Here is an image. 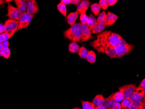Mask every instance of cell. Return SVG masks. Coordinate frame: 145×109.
<instances>
[{
    "instance_id": "obj_1",
    "label": "cell",
    "mask_w": 145,
    "mask_h": 109,
    "mask_svg": "<svg viewBox=\"0 0 145 109\" xmlns=\"http://www.w3.org/2000/svg\"><path fill=\"white\" fill-rule=\"evenodd\" d=\"M97 39L90 43L95 50L100 48H115L126 42L120 35L110 31L102 32L97 36Z\"/></svg>"
},
{
    "instance_id": "obj_2",
    "label": "cell",
    "mask_w": 145,
    "mask_h": 109,
    "mask_svg": "<svg viewBox=\"0 0 145 109\" xmlns=\"http://www.w3.org/2000/svg\"><path fill=\"white\" fill-rule=\"evenodd\" d=\"M63 35L65 38L72 42L80 41L82 36L81 23H78L72 25L70 28L63 32Z\"/></svg>"
},
{
    "instance_id": "obj_3",
    "label": "cell",
    "mask_w": 145,
    "mask_h": 109,
    "mask_svg": "<svg viewBox=\"0 0 145 109\" xmlns=\"http://www.w3.org/2000/svg\"><path fill=\"white\" fill-rule=\"evenodd\" d=\"M134 48V46L129 44L127 42L118 45L114 48L116 53V57L120 58L129 54Z\"/></svg>"
},
{
    "instance_id": "obj_4",
    "label": "cell",
    "mask_w": 145,
    "mask_h": 109,
    "mask_svg": "<svg viewBox=\"0 0 145 109\" xmlns=\"http://www.w3.org/2000/svg\"><path fill=\"white\" fill-rule=\"evenodd\" d=\"M7 9L8 13L6 16L8 17L10 19L19 20L22 13L18 8L14 7L9 3L8 4Z\"/></svg>"
},
{
    "instance_id": "obj_5",
    "label": "cell",
    "mask_w": 145,
    "mask_h": 109,
    "mask_svg": "<svg viewBox=\"0 0 145 109\" xmlns=\"http://www.w3.org/2000/svg\"><path fill=\"white\" fill-rule=\"evenodd\" d=\"M120 91L123 93L124 99H130L133 93L136 91L137 87L135 84H129L119 88Z\"/></svg>"
},
{
    "instance_id": "obj_6",
    "label": "cell",
    "mask_w": 145,
    "mask_h": 109,
    "mask_svg": "<svg viewBox=\"0 0 145 109\" xmlns=\"http://www.w3.org/2000/svg\"><path fill=\"white\" fill-rule=\"evenodd\" d=\"M19 23V20H15L10 19L7 20L5 21V32H10L18 29Z\"/></svg>"
},
{
    "instance_id": "obj_7",
    "label": "cell",
    "mask_w": 145,
    "mask_h": 109,
    "mask_svg": "<svg viewBox=\"0 0 145 109\" xmlns=\"http://www.w3.org/2000/svg\"><path fill=\"white\" fill-rule=\"evenodd\" d=\"M82 36L80 42H85L90 39L92 38L91 31L89 29L87 24H81Z\"/></svg>"
},
{
    "instance_id": "obj_8",
    "label": "cell",
    "mask_w": 145,
    "mask_h": 109,
    "mask_svg": "<svg viewBox=\"0 0 145 109\" xmlns=\"http://www.w3.org/2000/svg\"><path fill=\"white\" fill-rule=\"evenodd\" d=\"M39 10L38 4L35 0H30L27 2V13L31 15L36 14Z\"/></svg>"
},
{
    "instance_id": "obj_9",
    "label": "cell",
    "mask_w": 145,
    "mask_h": 109,
    "mask_svg": "<svg viewBox=\"0 0 145 109\" xmlns=\"http://www.w3.org/2000/svg\"><path fill=\"white\" fill-rule=\"evenodd\" d=\"M90 2L88 0H82L77 5V11L78 14H85L88 9Z\"/></svg>"
},
{
    "instance_id": "obj_10",
    "label": "cell",
    "mask_w": 145,
    "mask_h": 109,
    "mask_svg": "<svg viewBox=\"0 0 145 109\" xmlns=\"http://www.w3.org/2000/svg\"><path fill=\"white\" fill-rule=\"evenodd\" d=\"M14 1H15V4L17 5V8L21 11L22 14L27 13V3L26 1L15 0Z\"/></svg>"
},
{
    "instance_id": "obj_11",
    "label": "cell",
    "mask_w": 145,
    "mask_h": 109,
    "mask_svg": "<svg viewBox=\"0 0 145 109\" xmlns=\"http://www.w3.org/2000/svg\"><path fill=\"white\" fill-rule=\"evenodd\" d=\"M78 12L77 11L75 12H71L70 13L69 15L67 16V21L68 24L71 26L75 24L76 21L78 17Z\"/></svg>"
},
{
    "instance_id": "obj_12",
    "label": "cell",
    "mask_w": 145,
    "mask_h": 109,
    "mask_svg": "<svg viewBox=\"0 0 145 109\" xmlns=\"http://www.w3.org/2000/svg\"><path fill=\"white\" fill-rule=\"evenodd\" d=\"M107 15V24L106 26L113 25L118 19V17L114 13L108 11Z\"/></svg>"
},
{
    "instance_id": "obj_13",
    "label": "cell",
    "mask_w": 145,
    "mask_h": 109,
    "mask_svg": "<svg viewBox=\"0 0 145 109\" xmlns=\"http://www.w3.org/2000/svg\"><path fill=\"white\" fill-rule=\"evenodd\" d=\"M17 31V29H16L10 32H5L4 33L0 35V42H3L6 41H8L14 35Z\"/></svg>"
},
{
    "instance_id": "obj_14",
    "label": "cell",
    "mask_w": 145,
    "mask_h": 109,
    "mask_svg": "<svg viewBox=\"0 0 145 109\" xmlns=\"http://www.w3.org/2000/svg\"><path fill=\"white\" fill-rule=\"evenodd\" d=\"M27 18V13L22 14L21 17L20 18L19 20V23L17 31L25 28V24H26Z\"/></svg>"
},
{
    "instance_id": "obj_15",
    "label": "cell",
    "mask_w": 145,
    "mask_h": 109,
    "mask_svg": "<svg viewBox=\"0 0 145 109\" xmlns=\"http://www.w3.org/2000/svg\"><path fill=\"white\" fill-rule=\"evenodd\" d=\"M97 22V20L96 19L93 15L91 14L88 18V21L87 22V26L90 31H92Z\"/></svg>"
},
{
    "instance_id": "obj_16",
    "label": "cell",
    "mask_w": 145,
    "mask_h": 109,
    "mask_svg": "<svg viewBox=\"0 0 145 109\" xmlns=\"http://www.w3.org/2000/svg\"><path fill=\"white\" fill-rule=\"evenodd\" d=\"M115 102L114 99V93L112 94L109 97L105 99L103 105L105 106L106 109L111 108L113 104Z\"/></svg>"
},
{
    "instance_id": "obj_17",
    "label": "cell",
    "mask_w": 145,
    "mask_h": 109,
    "mask_svg": "<svg viewBox=\"0 0 145 109\" xmlns=\"http://www.w3.org/2000/svg\"><path fill=\"white\" fill-rule=\"evenodd\" d=\"M145 97V96L140 94L136 91L133 93L130 98V100L132 102H142L143 99Z\"/></svg>"
},
{
    "instance_id": "obj_18",
    "label": "cell",
    "mask_w": 145,
    "mask_h": 109,
    "mask_svg": "<svg viewBox=\"0 0 145 109\" xmlns=\"http://www.w3.org/2000/svg\"><path fill=\"white\" fill-rule=\"evenodd\" d=\"M104 100H105V98L103 97V96L100 94V95H97L95 96L92 103L96 106H99L103 105Z\"/></svg>"
},
{
    "instance_id": "obj_19",
    "label": "cell",
    "mask_w": 145,
    "mask_h": 109,
    "mask_svg": "<svg viewBox=\"0 0 145 109\" xmlns=\"http://www.w3.org/2000/svg\"><path fill=\"white\" fill-rule=\"evenodd\" d=\"M105 27L106 26L104 24L97 22V23L92 30V33L96 34L102 32L105 29Z\"/></svg>"
},
{
    "instance_id": "obj_20",
    "label": "cell",
    "mask_w": 145,
    "mask_h": 109,
    "mask_svg": "<svg viewBox=\"0 0 145 109\" xmlns=\"http://www.w3.org/2000/svg\"><path fill=\"white\" fill-rule=\"evenodd\" d=\"M97 22L101 23L106 26L107 24V15L105 11H103L102 13H100L98 16L97 19Z\"/></svg>"
},
{
    "instance_id": "obj_21",
    "label": "cell",
    "mask_w": 145,
    "mask_h": 109,
    "mask_svg": "<svg viewBox=\"0 0 145 109\" xmlns=\"http://www.w3.org/2000/svg\"><path fill=\"white\" fill-rule=\"evenodd\" d=\"M57 8L58 10L60 13L64 16L65 18L67 17V9L66 6L62 3H59L57 5Z\"/></svg>"
},
{
    "instance_id": "obj_22",
    "label": "cell",
    "mask_w": 145,
    "mask_h": 109,
    "mask_svg": "<svg viewBox=\"0 0 145 109\" xmlns=\"http://www.w3.org/2000/svg\"><path fill=\"white\" fill-rule=\"evenodd\" d=\"M87 59L88 62L90 63H94L96 60V55L95 52L93 51H89L88 52Z\"/></svg>"
},
{
    "instance_id": "obj_23",
    "label": "cell",
    "mask_w": 145,
    "mask_h": 109,
    "mask_svg": "<svg viewBox=\"0 0 145 109\" xmlns=\"http://www.w3.org/2000/svg\"><path fill=\"white\" fill-rule=\"evenodd\" d=\"M88 52V51L85 47H81L80 48H79V50H78V55L82 59H87Z\"/></svg>"
},
{
    "instance_id": "obj_24",
    "label": "cell",
    "mask_w": 145,
    "mask_h": 109,
    "mask_svg": "<svg viewBox=\"0 0 145 109\" xmlns=\"http://www.w3.org/2000/svg\"><path fill=\"white\" fill-rule=\"evenodd\" d=\"M132 103L130 99H124L121 104V109H130Z\"/></svg>"
},
{
    "instance_id": "obj_25",
    "label": "cell",
    "mask_w": 145,
    "mask_h": 109,
    "mask_svg": "<svg viewBox=\"0 0 145 109\" xmlns=\"http://www.w3.org/2000/svg\"><path fill=\"white\" fill-rule=\"evenodd\" d=\"M90 8H91V11L94 15L97 16L99 15V13L101 11V8L99 4L94 3L91 5Z\"/></svg>"
},
{
    "instance_id": "obj_26",
    "label": "cell",
    "mask_w": 145,
    "mask_h": 109,
    "mask_svg": "<svg viewBox=\"0 0 145 109\" xmlns=\"http://www.w3.org/2000/svg\"><path fill=\"white\" fill-rule=\"evenodd\" d=\"M79 46L76 42H72L70 43L69 46V51L72 53H75L78 52L79 50Z\"/></svg>"
},
{
    "instance_id": "obj_27",
    "label": "cell",
    "mask_w": 145,
    "mask_h": 109,
    "mask_svg": "<svg viewBox=\"0 0 145 109\" xmlns=\"http://www.w3.org/2000/svg\"><path fill=\"white\" fill-rule=\"evenodd\" d=\"M83 109H94L95 106L93 103L88 101H81Z\"/></svg>"
},
{
    "instance_id": "obj_28",
    "label": "cell",
    "mask_w": 145,
    "mask_h": 109,
    "mask_svg": "<svg viewBox=\"0 0 145 109\" xmlns=\"http://www.w3.org/2000/svg\"><path fill=\"white\" fill-rule=\"evenodd\" d=\"M114 98L115 102L119 103L123 100L124 99V97L123 93L119 91L116 93H114Z\"/></svg>"
},
{
    "instance_id": "obj_29",
    "label": "cell",
    "mask_w": 145,
    "mask_h": 109,
    "mask_svg": "<svg viewBox=\"0 0 145 109\" xmlns=\"http://www.w3.org/2000/svg\"><path fill=\"white\" fill-rule=\"evenodd\" d=\"M1 52V56L7 59L9 58L11 52L8 48H4L3 50Z\"/></svg>"
},
{
    "instance_id": "obj_30",
    "label": "cell",
    "mask_w": 145,
    "mask_h": 109,
    "mask_svg": "<svg viewBox=\"0 0 145 109\" xmlns=\"http://www.w3.org/2000/svg\"><path fill=\"white\" fill-rule=\"evenodd\" d=\"M142 103L140 102H132L130 109H142Z\"/></svg>"
},
{
    "instance_id": "obj_31",
    "label": "cell",
    "mask_w": 145,
    "mask_h": 109,
    "mask_svg": "<svg viewBox=\"0 0 145 109\" xmlns=\"http://www.w3.org/2000/svg\"><path fill=\"white\" fill-rule=\"evenodd\" d=\"M100 7L101 9H102L103 10H106L108 8V3L107 0H100L99 1V4Z\"/></svg>"
},
{
    "instance_id": "obj_32",
    "label": "cell",
    "mask_w": 145,
    "mask_h": 109,
    "mask_svg": "<svg viewBox=\"0 0 145 109\" xmlns=\"http://www.w3.org/2000/svg\"><path fill=\"white\" fill-rule=\"evenodd\" d=\"M88 15L86 14V13L85 14H83L80 15V23L81 24H87V21H88Z\"/></svg>"
},
{
    "instance_id": "obj_33",
    "label": "cell",
    "mask_w": 145,
    "mask_h": 109,
    "mask_svg": "<svg viewBox=\"0 0 145 109\" xmlns=\"http://www.w3.org/2000/svg\"><path fill=\"white\" fill-rule=\"evenodd\" d=\"M111 108L113 109H121V104L119 102H115L113 105L112 106Z\"/></svg>"
},
{
    "instance_id": "obj_34",
    "label": "cell",
    "mask_w": 145,
    "mask_h": 109,
    "mask_svg": "<svg viewBox=\"0 0 145 109\" xmlns=\"http://www.w3.org/2000/svg\"><path fill=\"white\" fill-rule=\"evenodd\" d=\"M5 32V24L3 23H0V35Z\"/></svg>"
},
{
    "instance_id": "obj_35",
    "label": "cell",
    "mask_w": 145,
    "mask_h": 109,
    "mask_svg": "<svg viewBox=\"0 0 145 109\" xmlns=\"http://www.w3.org/2000/svg\"><path fill=\"white\" fill-rule=\"evenodd\" d=\"M117 2V0H108V5L110 6L114 5Z\"/></svg>"
},
{
    "instance_id": "obj_36",
    "label": "cell",
    "mask_w": 145,
    "mask_h": 109,
    "mask_svg": "<svg viewBox=\"0 0 145 109\" xmlns=\"http://www.w3.org/2000/svg\"><path fill=\"white\" fill-rule=\"evenodd\" d=\"M80 1H80V0H71V4H72V5L77 6L79 5Z\"/></svg>"
},
{
    "instance_id": "obj_37",
    "label": "cell",
    "mask_w": 145,
    "mask_h": 109,
    "mask_svg": "<svg viewBox=\"0 0 145 109\" xmlns=\"http://www.w3.org/2000/svg\"><path fill=\"white\" fill-rule=\"evenodd\" d=\"M71 0H61V3L64 4L65 5H67L71 4Z\"/></svg>"
},
{
    "instance_id": "obj_38",
    "label": "cell",
    "mask_w": 145,
    "mask_h": 109,
    "mask_svg": "<svg viewBox=\"0 0 145 109\" xmlns=\"http://www.w3.org/2000/svg\"><path fill=\"white\" fill-rule=\"evenodd\" d=\"M3 45L4 48H8L9 46V42L8 41H6L3 42Z\"/></svg>"
},
{
    "instance_id": "obj_39",
    "label": "cell",
    "mask_w": 145,
    "mask_h": 109,
    "mask_svg": "<svg viewBox=\"0 0 145 109\" xmlns=\"http://www.w3.org/2000/svg\"><path fill=\"white\" fill-rule=\"evenodd\" d=\"M145 79H143L140 85V87L142 88H145Z\"/></svg>"
},
{
    "instance_id": "obj_40",
    "label": "cell",
    "mask_w": 145,
    "mask_h": 109,
    "mask_svg": "<svg viewBox=\"0 0 145 109\" xmlns=\"http://www.w3.org/2000/svg\"><path fill=\"white\" fill-rule=\"evenodd\" d=\"M94 109H106V108L105 107V106L104 105H101L99 106H97L96 107H95Z\"/></svg>"
},
{
    "instance_id": "obj_41",
    "label": "cell",
    "mask_w": 145,
    "mask_h": 109,
    "mask_svg": "<svg viewBox=\"0 0 145 109\" xmlns=\"http://www.w3.org/2000/svg\"><path fill=\"white\" fill-rule=\"evenodd\" d=\"M4 48V46H3V42H0V51H1Z\"/></svg>"
},
{
    "instance_id": "obj_42",
    "label": "cell",
    "mask_w": 145,
    "mask_h": 109,
    "mask_svg": "<svg viewBox=\"0 0 145 109\" xmlns=\"http://www.w3.org/2000/svg\"><path fill=\"white\" fill-rule=\"evenodd\" d=\"M5 1H3V0H0V6L2 5V4H4L5 3Z\"/></svg>"
},
{
    "instance_id": "obj_43",
    "label": "cell",
    "mask_w": 145,
    "mask_h": 109,
    "mask_svg": "<svg viewBox=\"0 0 145 109\" xmlns=\"http://www.w3.org/2000/svg\"><path fill=\"white\" fill-rule=\"evenodd\" d=\"M5 1V3H7V2H10V1Z\"/></svg>"
},
{
    "instance_id": "obj_44",
    "label": "cell",
    "mask_w": 145,
    "mask_h": 109,
    "mask_svg": "<svg viewBox=\"0 0 145 109\" xmlns=\"http://www.w3.org/2000/svg\"><path fill=\"white\" fill-rule=\"evenodd\" d=\"M72 109H81L80 108H78V107H75V108H73Z\"/></svg>"
},
{
    "instance_id": "obj_45",
    "label": "cell",
    "mask_w": 145,
    "mask_h": 109,
    "mask_svg": "<svg viewBox=\"0 0 145 109\" xmlns=\"http://www.w3.org/2000/svg\"><path fill=\"white\" fill-rule=\"evenodd\" d=\"M1 56V52L0 51V57Z\"/></svg>"
},
{
    "instance_id": "obj_46",
    "label": "cell",
    "mask_w": 145,
    "mask_h": 109,
    "mask_svg": "<svg viewBox=\"0 0 145 109\" xmlns=\"http://www.w3.org/2000/svg\"><path fill=\"white\" fill-rule=\"evenodd\" d=\"M112 109V108H109V109Z\"/></svg>"
}]
</instances>
